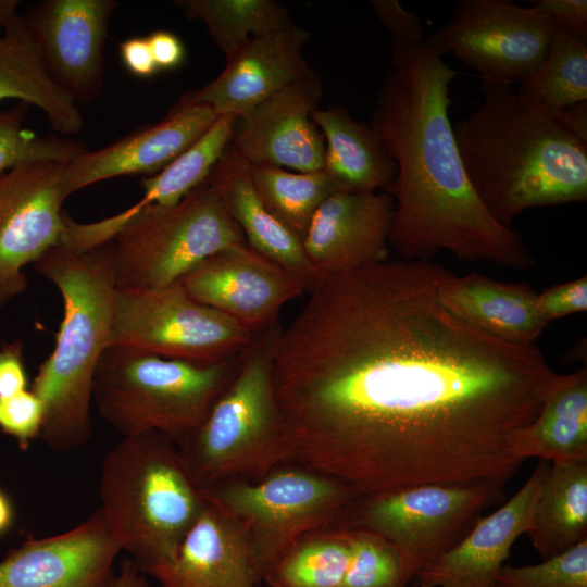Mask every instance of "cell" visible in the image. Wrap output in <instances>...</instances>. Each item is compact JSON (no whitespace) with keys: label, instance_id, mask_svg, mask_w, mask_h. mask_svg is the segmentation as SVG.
Wrapping results in <instances>:
<instances>
[{"label":"cell","instance_id":"7402d4cb","mask_svg":"<svg viewBox=\"0 0 587 587\" xmlns=\"http://www.w3.org/2000/svg\"><path fill=\"white\" fill-rule=\"evenodd\" d=\"M549 470L540 460L519 491L488 516H480L450 551L419 573L428 587H496L515 540L530 526L541 484Z\"/></svg>","mask_w":587,"mask_h":587},{"label":"cell","instance_id":"f546056e","mask_svg":"<svg viewBox=\"0 0 587 587\" xmlns=\"http://www.w3.org/2000/svg\"><path fill=\"white\" fill-rule=\"evenodd\" d=\"M352 552L351 528L330 524L292 541L272 563L268 587H341Z\"/></svg>","mask_w":587,"mask_h":587},{"label":"cell","instance_id":"7bdbcfd3","mask_svg":"<svg viewBox=\"0 0 587 587\" xmlns=\"http://www.w3.org/2000/svg\"><path fill=\"white\" fill-rule=\"evenodd\" d=\"M154 62L161 70L178 67L185 59V46L172 32L159 29L147 36Z\"/></svg>","mask_w":587,"mask_h":587},{"label":"cell","instance_id":"d6a6232c","mask_svg":"<svg viewBox=\"0 0 587 587\" xmlns=\"http://www.w3.org/2000/svg\"><path fill=\"white\" fill-rule=\"evenodd\" d=\"M516 90L557 111L587 101V37L558 27L540 64Z\"/></svg>","mask_w":587,"mask_h":587},{"label":"cell","instance_id":"8992f818","mask_svg":"<svg viewBox=\"0 0 587 587\" xmlns=\"http://www.w3.org/2000/svg\"><path fill=\"white\" fill-rule=\"evenodd\" d=\"M280 327L277 320L254 336L203 422L175 442L201 490L255 482L291 461L273 383Z\"/></svg>","mask_w":587,"mask_h":587},{"label":"cell","instance_id":"5bb4252c","mask_svg":"<svg viewBox=\"0 0 587 587\" xmlns=\"http://www.w3.org/2000/svg\"><path fill=\"white\" fill-rule=\"evenodd\" d=\"M115 0H43L22 15L46 72L76 104L102 93L104 48Z\"/></svg>","mask_w":587,"mask_h":587},{"label":"cell","instance_id":"60d3db41","mask_svg":"<svg viewBox=\"0 0 587 587\" xmlns=\"http://www.w3.org/2000/svg\"><path fill=\"white\" fill-rule=\"evenodd\" d=\"M532 5L548 15L559 28L587 37L586 0H538Z\"/></svg>","mask_w":587,"mask_h":587},{"label":"cell","instance_id":"1f68e13d","mask_svg":"<svg viewBox=\"0 0 587 587\" xmlns=\"http://www.w3.org/2000/svg\"><path fill=\"white\" fill-rule=\"evenodd\" d=\"M176 3L190 20H199L205 25L225 58L252 38L294 22L287 8L274 0H185Z\"/></svg>","mask_w":587,"mask_h":587},{"label":"cell","instance_id":"d6986e66","mask_svg":"<svg viewBox=\"0 0 587 587\" xmlns=\"http://www.w3.org/2000/svg\"><path fill=\"white\" fill-rule=\"evenodd\" d=\"M218 116L205 104L177 100L159 122L145 125L98 150H85L64 164L65 197L92 184L125 175H154L167 166Z\"/></svg>","mask_w":587,"mask_h":587},{"label":"cell","instance_id":"b9f144b4","mask_svg":"<svg viewBox=\"0 0 587 587\" xmlns=\"http://www.w3.org/2000/svg\"><path fill=\"white\" fill-rule=\"evenodd\" d=\"M120 55L125 68L134 76L147 78L159 72L147 37L135 36L122 41Z\"/></svg>","mask_w":587,"mask_h":587},{"label":"cell","instance_id":"3957f363","mask_svg":"<svg viewBox=\"0 0 587 587\" xmlns=\"http://www.w3.org/2000/svg\"><path fill=\"white\" fill-rule=\"evenodd\" d=\"M483 101L453 127L466 176L501 225L528 209L587 199V142L549 109L482 80Z\"/></svg>","mask_w":587,"mask_h":587},{"label":"cell","instance_id":"5b68a950","mask_svg":"<svg viewBox=\"0 0 587 587\" xmlns=\"http://www.w3.org/2000/svg\"><path fill=\"white\" fill-rule=\"evenodd\" d=\"M99 498L113 538L146 574L174 559L207 503L176 444L158 432L124 436L107 453Z\"/></svg>","mask_w":587,"mask_h":587},{"label":"cell","instance_id":"f6af8a7d","mask_svg":"<svg viewBox=\"0 0 587 587\" xmlns=\"http://www.w3.org/2000/svg\"><path fill=\"white\" fill-rule=\"evenodd\" d=\"M567 127L582 140L587 142V101L575 103L561 110Z\"/></svg>","mask_w":587,"mask_h":587},{"label":"cell","instance_id":"d4e9b609","mask_svg":"<svg viewBox=\"0 0 587 587\" xmlns=\"http://www.w3.org/2000/svg\"><path fill=\"white\" fill-rule=\"evenodd\" d=\"M513 454L521 461L587 462V369L559 376L538 413L516 432Z\"/></svg>","mask_w":587,"mask_h":587},{"label":"cell","instance_id":"cb8c5ba5","mask_svg":"<svg viewBox=\"0 0 587 587\" xmlns=\"http://www.w3.org/2000/svg\"><path fill=\"white\" fill-rule=\"evenodd\" d=\"M207 183L250 248L299 277L307 291L315 286L320 278L307 258L302 241L266 209L243 161L226 148Z\"/></svg>","mask_w":587,"mask_h":587},{"label":"cell","instance_id":"ffe728a7","mask_svg":"<svg viewBox=\"0 0 587 587\" xmlns=\"http://www.w3.org/2000/svg\"><path fill=\"white\" fill-rule=\"evenodd\" d=\"M394 211L386 191H340L328 197L302 239L320 280L388 260Z\"/></svg>","mask_w":587,"mask_h":587},{"label":"cell","instance_id":"836d02e7","mask_svg":"<svg viewBox=\"0 0 587 587\" xmlns=\"http://www.w3.org/2000/svg\"><path fill=\"white\" fill-rule=\"evenodd\" d=\"M352 552L341 587H408L420 572L398 545L366 529L351 528Z\"/></svg>","mask_w":587,"mask_h":587},{"label":"cell","instance_id":"277c9868","mask_svg":"<svg viewBox=\"0 0 587 587\" xmlns=\"http://www.w3.org/2000/svg\"><path fill=\"white\" fill-rule=\"evenodd\" d=\"M63 302V317L51 354L30 389L45 407L39 439L55 451L82 447L92 434L91 404L98 363L110 346L116 292L111 241L86 251L62 245L35 263Z\"/></svg>","mask_w":587,"mask_h":587},{"label":"cell","instance_id":"484cf974","mask_svg":"<svg viewBox=\"0 0 587 587\" xmlns=\"http://www.w3.org/2000/svg\"><path fill=\"white\" fill-rule=\"evenodd\" d=\"M312 120L325 139L324 170L345 191L374 192L395 178L397 165L371 125L339 104L315 109Z\"/></svg>","mask_w":587,"mask_h":587},{"label":"cell","instance_id":"30bf717a","mask_svg":"<svg viewBox=\"0 0 587 587\" xmlns=\"http://www.w3.org/2000/svg\"><path fill=\"white\" fill-rule=\"evenodd\" d=\"M202 492L243 524L262 580L292 541L334 524L360 495L348 484L292 461L259 480L225 482Z\"/></svg>","mask_w":587,"mask_h":587},{"label":"cell","instance_id":"f1b7e54d","mask_svg":"<svg viewBox=\"0 0 587 587\" xmlns=\"http://www.w3.org/2000/svg\"><path fill=\"white\" fill-rule=\"evenodd\" d=\"M526 535L544 560L587 538V462L549 465Z\"/></svg>","mask_w":587,"mask_h":587},{"label":"cell","instance_id":"e575fe53","mask_svg":"<svg viewBox=\"0 0 587 587\" xmlns=\"http://www.w3.org/2000/svg\"><path fill=\"white\" fill-rule=\"evenodd\" d=\"M29 107L17 102L0 111V174L21 164L38 161L66 164L87 150L79 141L41 136L26 127Z\"/></svg>","mask_w":587,"mask_h":587},{"label":"cell","instance_id":"4fadbf2b","mask_svg":"<svg viewBox=\"0 0 587 587\" xmlns=\"http://www.w3.org/2000/svg\"><path fill=\"white\" fill-rule=\"evenodd\" d=\"M63 166L38 161L0 174V308L26 290L23 268L60 243Z\"/></svg>","mask_w":587,"mask_h":587},{"label":"cell","instance_id":"52a82bcc","mask_svg":"<svg viewBox=\"0 0 587 587\" xmlns=\"http://www.w3.org/2000/svg\"><path fill=\"white\" fill-rule=\"evenodd\" d=\"M243 352L198 364L110 346L96 370L92 403L123 437L158 432L176 442L203 422Z\"/></svg>","mask_w":587,"mask_h":587},{"label":"cell","instance_id":"83f0119b","mask_svg":"<svg viewBox=\"0 0 587 587\" xmlns=\"http://www.w3.org/2000/svg\"><path fill=\"white\" fill-rule=\"evenodd\" d=\"M236 118L233 115L218 116L202 136L167 166L141 179L142 198L116 215L91 222V238L100 243L108 242L118 228L140 210L152 205H173L204 184L229 145Z\"/></svg>","mask_w":587,"mask_h":587},{"label":"cell","instance_id":"44dd1931","mask_svg":"<svg viewBox=\"0 0 587 587\" xmlns=\"http://www.w3.org/2000/svg\"><path fill=\"white\" fill-rule=\"evenodd\" d=\"M205 500L174 559L147 575L161 587H258L262 579L243 524Z\"/></svg>","mask_w":587,"mask_h":587},{"label":"cell","instance_id":"c3c4849f","mask_svg":"<svg viewBox=\"0 0 587 587\" xmlns=\"http://www.w3.org/2000/svg\"><path fill=\"white\" fill-rule=\"evenodd\" d=\"M417 587H428L426 585H421V584H417Z\"/></svg>","mask_w":587,"mask_h":587},{"label":"cell","instance_id":"74e56055","mask_svg":"<svg viewBox=\"0 0 587 587\" xmlns=\"http://www.w3.org/2000/svg\"><path fill=\"white\" fill-rule=\"evenodd\" d=\"M541 317L551 321L587 310V276L551 286L537 294Z\"/></svg>","mask_w":587,"mask_h":587},{"label":"cell","instance_id":"ac0fdd59","mask_svg":"<svg viewBox=\"0 0 587 587\" xmlns=\"http://www.w3.org/2000/svg\"><path fill=\"white\" fill-rule=\"evenodd\" d=\"M121 551L97 509L70 530L11 550L0 562V587H113Z\"/></svg>","mask_w":587,"mask_h":587},{"label":"cell","instance_id":"ee69618b","mask_svg":"<svg viewBox=\"0 0 587 587\" xmlns=\"http://www.w3.org/2000/svg\"><path fill=\"white\" fill-rule=\"evenodd\" d=\"M113 587H152L147 574L128 557L121 560Z\"/></svg>","mask_w":587,"mask_h":587},{"label":"cell","instance_id":"2e32d148","mask_svg":"<svg viewBox=\"0 0 587 587\" xmlns=\"http://www.w3.org/2000/svg\"><path fill=\"white\" fill-rule=\"evenodd\" d=\"M321 97L315 74L292 83L236 118L227 149L249 165L323 170L325 139L312 120Z\"/></svg>","mask_w":587,"mask_h":587},{"label":"cell","instance_id":"7a4b0ae2","mask_svg":"<svg viewBox=\"0 0 587 587\" xmlns=\"http://www.w3.org/2000/svg\"><path fill=\"white\" fill-rule=\"evenodd\" d=\"M433 38L392 43L371 127L397 165L385 188L395 203L389 246L408 261L440 250L460 260L526 270L535 260L512 227L499 224L474 191L449 120L457 75Z\"/></svg>","mask_w":587,"mask_h":587},{"label":"cell","instance_id":"8d00e7d4","mask_svg":"<svg viewBox=\"0 0 587 587\" xmlns=\"http://www.w3.org/2000/svg\"><path fill=\"white\" fill-rule=\"evenodd\" d=\"M43 416V403L32 389L0 397V429L15 438L21 449L39 438Z\"/></svg>","mask_w":587,"mask_h":587},{"label":"cell","instance_id":"4316f807","mask_svg":"<svg viewBox=\"0 0 587 587\" xmlns=\"http://www.w3.org/2000/svg\"><path fill=\"white\" fill-rule=\"evenodd\" d=\"M12 99L41 110L63 136L84 127L77 104L48 76L22 15L0 32V102Z\"/></svg>","mask_w":587,"mask_h":587},{"label":"cell","instance_id":"9c48e42d","mask_svg":"<svg viewBox=\"0 0 587 587\" xmlns=\"http://www.w3.org/2000/svg\"><path fill=\"white\" fill-rule=\"evenodd\" d=\"M503 489L490 482L428 483L363 492L334 524L385 537L409 552L422 572L470 533Z\"/></svg>","mask_w":587,"mask_h":587},{"label":"cell","instance_id":"603a6c76","mask_svg":"<svg viewBox=\"0 0 587 587\" xmlns=\"http://www.w3.org/2000/svg\"><path fill=\"white\" fill-rule=\"evenodd\" d=\"M530 286L484 274L457 276L450 271L438 287L440 302L457 317L500 340L534 345L548 323Z\"/></svg>","mask_w":587,"mask_h":587},{"label":"cell","instance_id":"7dc6e473","mask_svg":"<svg viewBox=\"0 0 587 587\" xmlns=\"http://www.w3.org/2000/svg\"><path fill=\"white\" fill-rule=\"evenodd\" d=\"M17 0H0V32L14 23L21 14L17 13Z\"/></svg>","mask_w":587,"mask_h":587},{"label":"cell","instance_id":"8fae6325","mask_svg":"<svg viewBox=\"0 0 587 587\" xmlns=\"http://www.w3.org/2000/svg\"><path fill=\"white\" fill-rule=\"evenodd\" d=\"M255 335L192 299L178 283L158 289L116 288L110 346L214 364L241 354Z\"/></svg>","mask_w":587,"mask_h":587},{"label":"cell","instance_id":"7c38bea8","mask_svg":"<svg viewBox=\"0 0 587 587\" xmlns=\"http://www.w3.org/2000/svg\"><path fill=\"white\" fill-rule=\"evenodd\" d=\"M557 24L535 7L508 0H461L449 22L430 34L441 54L482 80L522 83L540 64Z\"/></svg>","mask_w":587,"mask_h":587},{"label":"cell","instance_id":"9a60e30c","mask_svg":"<svg viewBox=\"0 0 587 587\" xmlns=\"http://www.w3.org/2000/svg\"><path fill=\"white\" fill-rule=\"evenodd\" d=\"M177 283L196 301L254 334L277 321L280 309L307 291L299 277L246 242L207 257Z\"/></svg>","mask_w":587,"mask_h":587},{"label":"cell","instance_id":"bcb514c9","mask_svg":"<svg viewBox=\"0 0 587 587\" xmlns=\"http://www.w3.org/2000/svg\"><path fill=\"white\" fill-rule=\"evenodd\" d=\"M14 509L9 497L0 489V536L13 525Z\"/></svg>","mask_w":587,"mask_h":587},{"label":"cell","instance_id":"f35d334b","mask_svg":"<svg viewBox=\"0 0 587 587\" xmlns=\"http://www.w3.org/2000/svg\"><path fill=\"white\" fill-rule=\"evenodd\" d=\"M371 7L390 34L392 43L417 46L425 40L421 16L407 11L398 0H373Z\"/></svg>","mask_w":587,"mask_h":587},{"label":"cell","instance_id":"ba28073f","mask_svg":"<svg viewBox=\"0 0 587 587\" xmlns=\"http://www.w3.org/2000/svg\"><path fill=\"white\" fill-rule=\"evenodd\" d=\"M245 242L205 182L173 205L140 210L118 228L111 240L116 288L171 286L207 257Z\"/></svg>","mask_w":587,"mask_h":587},{"label":"cell","instance_id":"e0dca14e","mask_svg":"<svg viewBox=\"0 0 587 587\" xmlns=\"http://www.w3.org/2000/svg\"><path fill=\"white\" fill-rule=\"evenodd\" d=\"M309 38L295 22L257 36L226 57L217 77L178 100L205 104L217 116H243L292 83L314 75L302 53Z\"/></svg>","mask_w":587,"mask_h":587},{"label":"cell","instance_id":"d590c367","mask_svg":"<svg viewBox=\"0 0 587 587\" xmlns=\"http://www.w3.org/2000/svg\"><path fill=\"white\" fill-rule=\"evenodd\" d=\"M496 587H587V538L534 565H503Z\"/></svg>","mask_w":587,"mask_h":587},{"label":"cell","instance_id":"6da1fadb","mask_svg":"<svg viewBox=\"0 0 587 587\" xmlns=\"http://www.w3.org/2000/svg\"><path fill=\"white\" fill-rule=\"evenodd\" d=\"M449 270L386 260L322 278L286 326L273 383L291 461L360 494L501 486L519 429L558 375L535 345L500 340L438 297Z\"/></svg>","mask_w":587,"mask_h":587},{"label":"cell","instance_id":"ab89813d","mask_svg":"<svg viewBox=\"0 0 587 587\" xmlns=\"http://www.w3.org/2000/svg\"><path fill=\"white\" fill-rule=\"evenodd\" d=\"M28 389L24 360V345L20 340L0 346V397H8Z\"/></svg>","mask_w":587,"mask_h":587},{"label":"cell","instance_id":"4dcf8cb0","mask_svg":"<svg viewBox=\"0 0 587 587\" xmlns=\"http://www.w3.org/2000/svg\"><path fill=\"white\" fill-rule=\"evenodd\" d=\"M247 167L266 209L301 241L320 205L345 191L324 168L295 172L267 165Z\"/></svg>","mask_w":587,"mask_h":587}]
</instances>
